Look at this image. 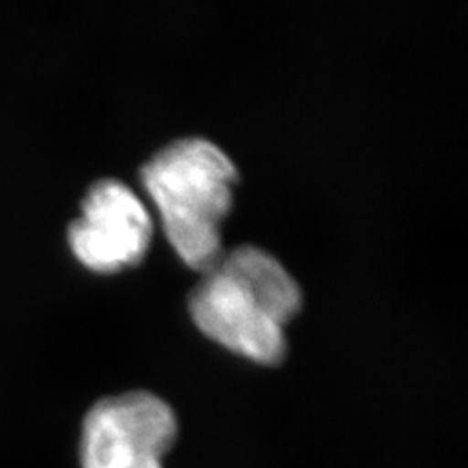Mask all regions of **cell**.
<instances>
[{"label": "cell", "instance_id": "cell-1", "mask_svg": "<svg viewBox=\"0 0 468 468\" xmlns=\"http://www.w3.org/2000/svg\"><path fill=\"white\" fill-rule=\"evenodd\" d=\"M299 306L297 282L280 260L256 246L223 254L189 297L201 332L260 363L282 361L283 326Z\"/></svg>", "mask_w": 468, "mask_h": 468}, {"label": "cell", "instance_id": "cell-2", "mask_svg": "<svg viewBox=\"0 0 468 468\" xmlns=\"http://www.w3.org/2000/svg\"><path fill=\"white\" fill-rule=\"evenodd\" d=\"M168 240L196 270L209 271L221 252V223L232 203L237 166L207 139H178L141 168Z\"/></svg>", "mask_w": 468, "mask_h": 468}, {"label": "cell", "instance_id": "cell-3", "mask_svg": "<svg viewBox=\"0 0 468 468\" xmlns=\"http://www.w3.org/2000/svg\"><path fill=\"white\" fill-rule=\"evenodd\" d=\"M178 437L172 406L149 390H131L92 404L82 420L80 468H166Z\"/></svg>", "mask_w": 468, "mask_h": 468}, {"label": "cell", "instance_id": "cell-4", "mask_svg": "<svg viewBox=\"0 0 468 468\" xmlns=\"http://www.w3.org/2000/svg\"><path fill=\"white\" fill-rule=\"evenodd\" d=\"M153 239V221L139 196L120 180L96 182L82 199V215L69 227L77 258L94 271L137 263Z\"/></svg>", "mask_w": 468, "mask_h": 468}]
</instances>
